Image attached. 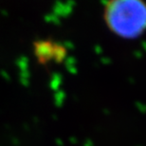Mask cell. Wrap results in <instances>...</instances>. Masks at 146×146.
Instances as JSON below:
<instances>
[{
  "instance_id": "obj_1",
  "label": "cell",
  "mask_w": 146,
  "mask_h": 146,
  "mask_svg": "<svg viewBox=\"0 0 146 146\" xmlns=\"http://www.w3.org/2000/svg\"><path fill=\"white\" fill-rule=\"evenodd\" d=\"M107 27L125 39H134L146 30V3L143 0H109L104 10Z\"/></svg>"
},
{
  "instance_id": "obj_2",
  "label": "cell",
  "mask_w": 146,
  "mask_h": 146,
  "mask_svg": "<svg viewBox=\"0 0 146 146\" xmlns=\"http://www.w3.org/2000/svg\"><path fill=\"white\" fill-rule=\"evenodd\" d=\"M34 53L41 64H46L51 60L61 62L66 56V49L51 41L39 40L34 43Z\"/></svg>"
}]
</instances>
